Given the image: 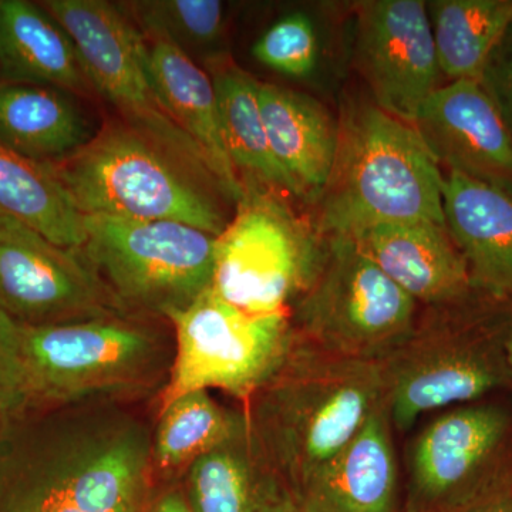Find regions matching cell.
I'll use <instances>...</instances> for the list:
<instances>
[{"instance_id": "1", "label": "cell", "mask_w": 512, "mask_h": 512, "mask_svg": "<svg viewBox=\"0 0 512 512\" xmlns=\"http://www.w3.org/2000/svg\"><path fill=\"white\" fill-rule=\"evenodd\" d=\"M153 430L117 400L0 423V512H143Z\"/></svg>"}, {"instance_id": "2", "label": "cell", "mask_w": 512, "mask_h": 512, "mask_svg": "<svg viewBox=\"0 0 512 512\" xmlns=\"http://www.w3.org/2000/svg\"><path fill=\"white\" fill-rule=\"evenodd\" d=\"M383 404L379 363L333 355L296 336L284 365L245 403L244 413L266 463L293 500Z\"/></svg>"}, {"instance_id": "3", "label": "cell", "mask_w": 512, "mask_h": 512, "mask_svg": "<svg viewBox=\"0 0 512 512\" xmlns=\"http://www.w3.org/2000/svg\"><path fill=\"white\" fill-rule=\"evenodd\" d=\"M512 302L473 289L427 306L412 332L380 365L383 402L397 430L421 414L473 403L512 379Z\"/></svg>"}, {"instance_id": "4", "label": "cell", "mask_w": 512, "mask_h": 512, "mask_svg": "<svg viewBox=\"0 0 512 512\" xmlns=\"http://www.w3.org/2000/svg\"><path fill=\"white\" fill-rule=\"evenodd\" d=\"M444 174L416 127L356 103L339 124L335 167L320 195L316 234L352 238L377 225H446Z\"/></svg>"}, {"instance_id": "5", "label": "cell", "mask_w": 512, "mask_h": 512, "mask_svg": "<svg viewBox=\"0 0 512 512\" xmlns=\"http://www.w3.org/2000/svg\"><path fill=\"white\" fill-rule=\"evenodd\" d=\"M46 165L83 215L183 222L214 237L227 227L217 185L120 119L107 121L79 150Z\"/></svg>"}, {"instance_id": "6", "label": "cell", "mask_w": 512, "mask_h": 512, "mask_svg": "<svg viewBox=\"0 0 512 512\" xmlns=\"http://www.w3.org/2000/svg\"><path fill=\"white\" fill-rule=\"evenodd\" d=\"M19 340L33 409L147 392L174 356V342L134 315L19 325Z\"/></svg>"}, {"instance_id": "7", "label": "cell", "mask_w": 512, "mask_h": 512, "mask_svg": "<svg viewBox=\"0 0 512 512\" xmlns=\"http://www.w3.org/2000/svg\"><path fill=\"white\" fill-rule=\"evenodd\" d=\"M82 248L130 313L170 319L214 281V235L177 221L84 215Z\"/></svg>"}, {"instance_id": "8", "label": "cell", "mask_w": 512, "mask_h": 512, "mask_svg": "<svg viewBox=\"0 0 512 512\" xmlns=\"http://www.w3.org/2000/svg\"><path fill=\"white\" fill-rule=\"evenodd\" d=\"M419 303L350 238H329L315 278L299 296L296 336L333 355L382 363L412 332Z\"/></svg>"}, {"instance_id": "9", "label": "cell", "mask_w": 512, "mask_h": 512, "mask_svg": "<svg viewBox=\"0 0 512 512\" xmlns=\"http://www.w3.org/2000/svg\"><path fill=\"white\" fill-rule=\"evenodd\" d=\"M174 356L157 412L177 397L211 389L248 403L284 365L296 333L286 312L252 313L214 289L174 313Z\"/></svg>"}, {"instance_id": "10", "label": "cell", "mask_w": 512, "mask_h": 512, "mask_svg": "<svg viewBox=\"0 0 512 512\" xmlns=\"http://www.w3.org/2000/svg\"><path fill=\"white\" fill-rule=\"evenodd\" d=\"M40 5L72 37L94 92L109 101L120 120L217 185L200 148L165 107L148 70L143 35L123 10L104 0H46Z\"/></svg>"}, {"instance_id": "11", "label": "cell", "mask_w": 512, "mask_h": 512, "mask_svg": "<svg viewBox=\"0 0 512 512\" xmlns=\"http://www.w3.org/2000/svg\"><path fill=\"white\" fill-rule=\"evenodd\" d=\"M215 239L212 289L252 313L286 312L311 285L325 249L271 192L247 190Z\"/></svg>"}, {"instance_id": "12", "label": "cell", "mask_w": 512, "mask_h": 512, "mask_svg": "<svg viewBox=\"0 0 512 512\" xmlns=\"http://www.w3.org/2000/svg\"><path fill=\"white\" fill-rule=\"evenodd\" d=\"M0 311L22 326L133 315L82 249L57 245L0 215Z\"/></svg>"}, {"instance_id": "13", "label": "cell", "mask_w": 512, "mask_h": 512, "mask_svg": "<svg viewBox=\"0 0 512 512\" xmlns=\"http://www.w3.org/2000/svg\"><path fill=\"white\" fill-rule=\"evenodd\" d=\"M355 59L375 104L414 124L440 76L427 3L367 0L357 3Z\"/></svg>"}, {"instance_id": "14", "label": "cell", "mask_w": 512, "mask_h": 512, "mask_svg": "<svg viewBox=\"0 0 512 512\" xmlns=\"http://www.w3.org/2000/svg\"><path fill=\"white\" fill-rule=\"evenodd\" d=\"M510 431L501 407L467 406L433 421L414 441L409 512H453L493 487L485 480Z\"/></svg>"}, {"instance_id": "15", "label": "cell", "mask_w": 512, "mask_h": 512, "mask_svg": "<svg viewBox=\"0 0 512 512\" xmlns=\"http://www.w3.org/2000/svg\"><path fill=\"white\" fill-rule=\"evenodd\" d=\"M413 126L440 167L512 191V134L480 82L437 87Z\"/></svg>"}, {"instance_id": "16", "label": "cell", "mask_w": 512, "mask_h": 512, "mask_svg": "<svg viewBox=\"0 0 512 512\" xmlns=\"http://www.w3.org/2000/svg\"><path fill=\"white\" fill-rule=\"evenodd\" d=\"M443 210L473 289L512 302V191L448 170Z\"/></svg>"}, {"instance_id": "17", "label": "cell", "mask_w": 512, "mask_h": 512, "mask_svg": "<svg viewBox=\"0 0 512 512\" xmlns=\"http://www.w3.org/2000/svg\"><path fill=\"white\" fill-rule=\"evenodd\" d=\"M350 239L417 303L440 305L473 291L466 262L446 225L430 221L377 225Z\"/></svg>"}, {"instance_id": "18", "label": "cell", "mask_w": 512, "mask_h": 512, "mask_svg": "<svg viewBox=\"0 0 512 512\" xmlns=\"http://www.w3.org/2000/svg\"><path fill=\"white\" fill-rule=\"evenodd\" d=\"M147 66L165 107L197 144L208 171L225 200L239 204L245 188L229 160L218 111L217 94L208 72L167 37L143 33Z\"/></svg>"}, {"instance_id": "19", "label": "cell", "mask_w": 512, "mask_h": 512, "mask_svg": "<svg viewBox=\"0 0 512 512\" xmlns=\"http://www.w3.org/2000/svg\"><path fill=\"white\" fill-rule=\"evenodd\" d=\"M293 503L298 512H396L397 461L384 404Z\"/></svg>"}, {"instance_id": "20", "label": "cell", "mask_w": 512, "mask_h": 512, "mask_svg": "<svg viewBox=\"0 0 512 512\" xmlns=\"http://www.w3.org/2000/svg\"><path fill=\"white\" fill-rule=\"evenodd\" d=\"M0 82L94 96L72 37L42 5L0 0Z\"/></svg>"}, {"instance_id": "21", "label": "cell", "mask_w": 512, "mask_h": 512, "mask_svg": "<svg viewBox=\"0 0 512 512\" xmlns=\"http://www.w3.org/2000/svg\"><path fill=\"white\" fill-rule=\"evenodd\" d=\"M259 100L276 160L301 198L318 201L335 167L339 124L312 97L276 84L261 83Z\"/></svg>"}, {"instance_id": "22", "label": "cell", "mask_w": 512, "mask_h": 512, "mask_svg": "<svg viewBox=\"0 0 512 512\" xmlns=\"http://www.w3.org/2000/svg\"><path fill=\"white\" fill-rule=\"evenodd\" d=\"M205 64L217 94L229 160L245 191L301 197L272 153L259 100L261 82L225 55H212Z\"/></svg>"}, {"instance_id": "23", "label": "cell", "mask_w": 512, "mask_h": 512, "mask_svg": "<svg viewBox=\"0 0 512 512\" xmlns=\"http://www.w3.org/2000/svg\"><path fill=\"white\" fill-rule=\"evenodd\" d=\"M282 488L244 412L234 434L185 471L184 497L191 512H258Z\"/></svg>"}, {"instance_id": "24", "label": "cell", "mask_w": 512, "mask_h": 512, "mask_svg": "<svg viewBox=\"0 0 512 512\" xmlns=\"http://www.w3.org/2000/svg\"><path fill=\"white\" fill-rule=\"evenodd\" d=\"M92 138L67 93L0 82V144L39 164H53Z\"/></svg>"}, {"instance_id": "25", "label": "cell", "mask_w": 512, "mask_h": 512, "mask_svg": "<svg viewBox=\"0 0 512 512\" xmlns=\"http://www.w3.org/2000/svg\"><path fill=\"white\" fill-rule=\"evenodd\" d=\"M0 215L15 218L67 248L86 242L84 215L74 207L49 165L0 144Z\"/></svg>"}, {"instance_id": "26", "label": "cell", "mask_w": 512, "mask_h": 512, "mask_svg": "<svg viewBox=\"0 0 512 512\" xmlns=\"http://www.w3.org/2000/svg\"><path fill=\"white\" fill-rule=\"evenodd\" d=\"M427 10L440 73L451 82H480L512 26V0H434Z\"/></svg>"}, {"instance_id": "27", "label": "cell", "mask_w": 512, "mask_h": 512, "mask_svg": "<svg viewBox=\"0 0 512 512\" xmlns=\"http://www.w3.org/2000/svg\"><path fill=\"white\" fill-rule=\"evenodd\" d=\"M151 437L153 474L171 476L187 468L237 430L242 413H232L215 402L207 390L177 397L157 412Z\"/></svg>"}, {"instance_id": "28", "label": "cell", "mask_w": 512, "mask_h": 512, "mask_svg": "<svg viewBox=\"0 0 512 512\" xmlns=\"http://www.w3.org/2000/svg\"><path fill=\"white\" fill-rule=\"evenodd\" d=\"M119 8L140 32L167 37L185 52L217 46L227 23L218 0H144Z\"/></svg>"}, {"instance_id": "29", "label": "cell", "mask_w": 512, "mask_h": 512, "mask_svg": "<svg viewBox=\"0 0 512 512\" xmlns=\"http://www.w3.org/2000/svg\"><path fill=\"white\" fill-rule=\"evenodd\" d=\"M318 53L315 26L303 13L279 19L252 47L259 63L292 79L309 76L318 63Z\"/></svg>"}, {"instance_id": "30", "label": "cell", "mask_w": 512, "mask_h": 512, "mask_svg": "<svg viewBox=\"0 0 512 512\" xmlns=\"http://www.w3.org/2000/svg\"><path fill=\"white\" fill-rule=\"evenodd\" d=\"M33 410L20 355L19 325L0 311V417Z\"/></svg>"}, {"instance_id": "31", "label": "cell", "mask_w": 512, "mask_h": 512, "mask_svg": "<svg viewBox=\"0 0 512 512\" xmlns=\"http://www.w3.org/2000/svg\"><path fill=\"white\" fill-rule=\"evenodd\" d=\"M480 83L512 134V26L488 59Z\"/></svg>"}, {"instance_id": "32", "label": "cell", "mask_w": 512, "mask_h": 512, "mask_svg": "<svg viewBox=\"0 0 512 512\" xmlns=\"http://www.w3.org/2000/svg\"><path fill=\"white\" fill-rule=\"evenodd\" d=\"M453 512H512V481L500 480Z\"/></svg>"}, {"instance_id": "33", "label": "cell", "mask_w": 512, "mask_h": 512, "mask_svg": "<svg viewBox=\"0 0 512 512\" xmlns=\"http://www.w3.org/2000/svg\"><path fill=\"white\" fill-rule=\"evenodd\" d=\"M148 512H191L185 501L184 493L178 490H168L151 504Z\"/></svg>"}, {"instance_id": "34", "label": "cell", "mask_w": 512, "mask_h": 512, "mask_svg": "<svg viewBox=\"0 0 512 512\" xmlns=\"http://www.w3.org/2000/svg\"><path fill=\"white\" fill-rule=\"evenodd\" d=\"M258 512H298V510H296V505L293 503L291 495L288 494L285 488H282L278 493L272 495V497L259 508Z\"/></svg>"}, {"instance_id": "35", "label": "cell", "mask_w": 512, "mask_h": 512, "mask_svg": "<svg viewBox=\"0 0 512 512\" xmlns=\"http://www.w3.org/2000/svg\"><path fill=\"white\" fill-rule=\"evenodd\" d=\"M510 363H511V367H512V339L510 342Z\"/></svg>"}, {"instance_id": "36", "label": "cell", "mask_w": 512, "mask_h": 512, "mask_svg": "<svg viewBox=\"0 0 512 512\" xmlns=\"http://www.w3.org/2000/svg\"><path fill=\"white\" fill-rule=\"evenodd\" d=\"M0 423H2V417H0Z\"/></svg>"}]
</instances>
